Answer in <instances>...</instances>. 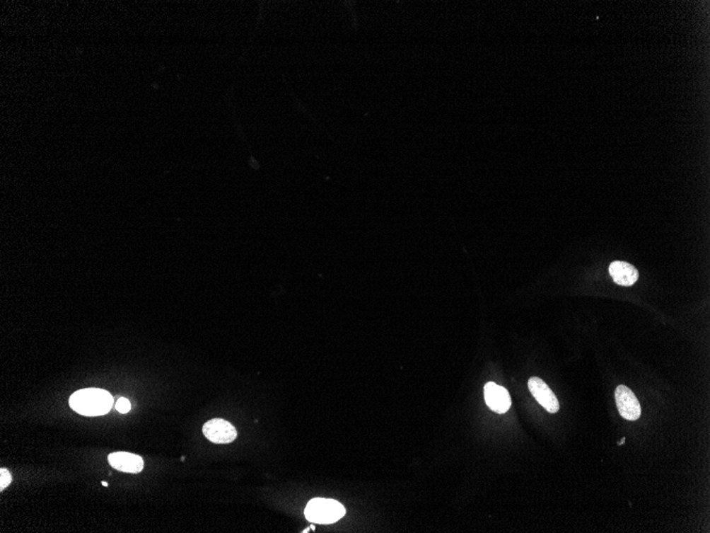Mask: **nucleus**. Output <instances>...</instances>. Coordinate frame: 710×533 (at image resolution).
Returning <instances> with one entry per match:
<instances>
[{
  "mask_svg": "<svg viewBox=\"0 0 710 533\" xmlns=\"http://www.w3.org/2000/svg\"><path fill=\"white\" fill-rule=\"evenodd\" d=\"M346 514L344 505L333 499L314 498L308 503L304 515L306 520L316 524H333Z\"/></svg>",
  "mask_w": 710,
  "mask_h": 533,
  "instance_id": "f03ea898",
  "label": "nucleus"
},
{
  "mask_svg": "<svg viewBox=\"0 0 710 533\" xmlns=\"http://www.w3.org/2000/svg\"><path fill=\"white\" fill-rule=\"evenodd\" d=\"M484 397L488 407L496 413H505L511 408V399L508 391L494 382H488L485 384Z\"/></svg>",
  "mask_w": 710,
  "mask_h": 533,
  "instance_id": "423d86ee",
  "label": "nucleus"
},
{
  "mask_svg": "<svg viewBox=\"0 0 710 533\" xmlns=\"http://www.w3.org/2000/svg\"><path fill=\"white\" fill-rule=\"evenodd\" d=\"M12 476L9 471L5 469H0V491L5 490L7 486H10Z\"/></svg>",
  "mask_w": 710,
  "mask_h": 533,
  "instance_id": "1a4fd4ad",
  "label": "nucleus"
},
{
  "mask_svg": "<svg viewBox=\"0 0 710 533\" xmlns=\"http://www.w3.org/2000/svg\"><path fill=\"white\" fill-rule=\"evenodd\" d=\"M103 486H109V484H107V482L103 481Z\"/></svg>",
  "mask_w": 710,
  "mask_h": 533,
  "instance_id": "f8f14e48",
  "label": "nucleus"
},
{
  "mask_svg": "<svg viewBox=\"0 0 710 533\" xmlns=\"http://www.w3.org/2000/svg\"><path fill=\"white\" fill-rule=\"evenodd\" d=\"M115 408L120 413H128V412L131 410L130 401H129L128 399H124V397H122V399H118L117 403H116Z\"/></svg>",
  "mask_w": 710,
  "mask_h": 533,
  "instance_id": "9d476101",
  "label": "nucleus"
},
{
  "mask_svg": "<svg viewBox=\"0 0 710 533\" xmlns=\"http://www.w3.org/2000/svg\"><path fill=\"white\" fill-rule=\"evenodd\" d=\"M113 403V396L101 389H83L69 399L71 409L84 416L105 415L111 411Z\"/></svg>",
  "mask_w": 710,
  "mask_h": 533,
  "instance_id": "f257e3e1",
  "label": "nucleus"
},
{
  "mask_svg": "<svg viewBox=\"0 0 710 533\" xmlns=\"http://www.w3.org/2000/svg\"><path fill=\"white\" fill-rule=\"evenodd\" d=\"M619 413L627 420H637L641 415V407L631 389L619 386L615 393Z\"/></svg>",
  "mask_w": 710,
  "mask_h": 533,
  "instance_id": "20e7f679",
  "label": "nucleus"
},
{
  "mask_svg": "<svg viewBox=\"0 0 710 533\" xmlns=\"http://www.w3.org/2000/svg\"><path fill=\"white\" fill-rule=\"evenodd\" d=\"M624 442H625V439L621 440V442H618V445L619 446L622 445V444L624 443Z\"/></svg>",
  "mask_w": 710,
  "mask_h": 533,
  "instance_id": "9b49d317",
  "label": "nucleus"
},
{
  "mask_svg": "<svg viewBox=\"0 0 710 533\" xmlns=\"http://www.w3.org/2000/svg\"><path fill=\"white\" fill-rule=\"evenodd\" d=\"M610 274L615 282L622 287H632L639 279L637 268L627 262H612L610 265Z\"/></svg>",
  "mask_w": 710,
  "mask_h": 533,
  "instance_id": "6e6552de",
  "label": "nucleus"
},
{
  "mask_svg": "<svg viewBox=\"0 0 710 533\" xmlns=\"http://www.w3.org/2000/svg\"><path fill=\"white\" fill-rule=\"evenodd\" d=\"M528 389L532 396L540 406L550 413H557L559 410V403L550 386L537 377H532L528 380Z\"/></svg>",
  "mask_w": 710,
  "mask_h": 533,
  "instance_id": "39448f33",
  "label": "nucleus"
},
{
  "mask_svg": "<svg viewBox=\"0 0 710 533\" xmlns=\"http://www.w3.org/2000/svg\"><path fill=\"white\" fill-rule=\"evenodd\" d=\"M204 435L206 439L215 444H229L235 441L238 431L228 420L214 418L204 424Z\"/></svg>",
  "mask_w": 710,
  "mask_h": 533,
  "instance_id": "7ed1b4c3",
  "label": "nucleus"
},
{
  "mask_svg": "<svg viewBox=\"0 0 710 533\" xmlns=\"http://www.w3.org/2000/svg\"><path fill=\"white\" fill-rule=\"evenodd\" d=\"M107 460L113 469L124 473L139 474L144 469L143 458L130 452H113Z\"/></svg>",
  "mask_w": 710,
  "mask_h": 533,
  "instance_id": "0eeeda50",
  "label": "nucleus"
}]
</instances>
